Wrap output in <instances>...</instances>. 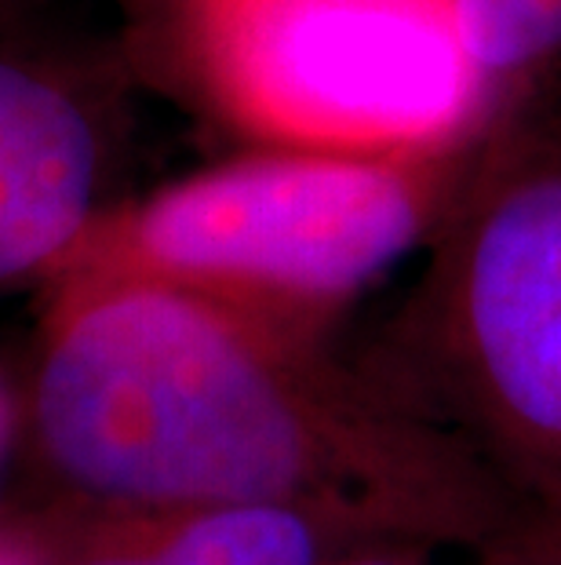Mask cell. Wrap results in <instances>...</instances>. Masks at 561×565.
Returning <instances> with one entry per match:
<instances>
[{"mask_svg": "<svg viewBox=\"0 0 561 565\" xmlns=\"http://www.w3.org/2000/svg\"><path fill=\"white\" fill-rule=\"evenodd\" d=\"M33 430L114 511L284 503L460 558L521 514L328 332L158 281L47 285Z\"/></svg>", "mask_w": 561, "mask_h": 565, "instance_id": "1", "label": "cell"}, {"mask_svg": "<svg viewBox=\"0 0 561 565\" xmlns=\"http://www.w3.org/2000/svg\"><path fill=\"white\" fill-rule=\"evenodd\" d=\"M365 369L521 511H561V74L488 121Z\"/></svg>", "mask_w": 561, "mask_h": 565, "instance_id": "2", "label": "cell"}, {"mask_svg": "<svg viewBox=\"0 0 561 565\" xmlns=\"http://www.w3.org/2000/svg\"><path fill=\"white\" fill-rule=\"evenodd\" d=\"M485 128L427 150H259L205 168L103 209L52 281H158L328 332L431 242Z\"/></svg>", "mask_w": 561, "mask_h": 565, "instance_id": "3", "label": "cell"}, {"mask_svg": "<svg viewBox=\"0 0 561 565\" xmlns=\"http://www.w3.org/2000/svg\"><path fill=\"white\" fill-rule=\"evenodd\" d=\"M128 63L262 150L401 153L499 114L449 0H131Z\"/></svg>", "mask_w": 561, "mask_h": 565, "instance_id": "4", "label": "cell"}, {"mask_svg": "<svg viewBox=\"0 0 561 565\" xmlns=\"http://www.w3.org/2000/svg\"><path fill=\"white\" fill-rule=\"evenodd\" d=\"M0 26V288L47 285L106 204L99 88Z\"/></svg>", "mask_w": 561, "mask_h": 565, "instance_id": "5", "label": "cell"}, {"mask_svg": "<svg viewBox=\"0 0 561 565\" xmlns=\"http://www.w3.org/2000/svg\"><path fill=\"white\" fill-rule=\"evenodd\" d=\"M373 540L390 536L284 503H226L169 514L161 565H336Z\"/></svg>", "mask_w": 561, "mask_h": 565, "instance_id": "6", "label": "cell"}, {"mask_svg": "<svg viewBox=\"0 0 561 565\" xmlns=\"http://www.w3.org/2000/svg\"><path fill=\"white\" fill-rule=\"evenodd\" d=\"M463 58L496 103L561 70V0H449Z\"/></svg>", "mask_w": 561, "mask_h": 565, "instance_id": "7", "label": "cell"}, {"mask_svg": "<svg viewBox=\"0 0 561 565\" xmlns=\"http://www.w3.org/2000/svg\"><path fill=\"white\" fill-rule=\"evenodd\" d=\"M164 519L158 511L103 508L58 565H161Z\"/></svg>", "mask_w": 561, "mask_h": 565, "instance_id": "8", "label": "cell"}, {"mask_svg": "<svg viewBox=\"0 0 561 565\" xmlns=\"http://www.w3.org/2000/svg\"><path fill=\"white\" fill-rule=\"evenodd\" d=\"M463 565H561V511H521Z\"/></svg>", "mask_w": 561, "mask_h": 565, "instance_id": "9", "label": "cell"}, {"mask_svg": "<svg viewBox=\"0 0 561 565\" xmlns=\"http://www.w3.org/2000/svg\"><path fill=\"white\" fill-rule=\"evenodd\" d=\"M445 555L449 551L416 544V540H373V544L350 551L336 565H445Z\"/></svg>", "mask_w": 561, "mask_h": 565, "instance_id": "10", "label": "cell"}, {"mask_svg": "<svg viewBox=\"0 0 561 565\" xmlns=\"http://www.w3.org/2000/svg\"><path fill=\"white\" fill-rule=\"evenodd\" d=\"M0 565H47V551L37 536H0Z\"/></svg>", "mask_w": 561, "mask_h": 565, "instance_id": "11", "label": "cell"}, {"mask_svg": "<svg viewBox=\"0 0 561 565\" xmlns=\"http://www.w3.org/2000/svg\"><path fill=\"white\" fill-rule=\"evenodd\" d=\"M8 427H11V405H8V391H4V383H0V456H4Z\"/></svg>", "mask_w": 561, "mask_h": 565, "instance_id": "12", "label": "cell"}, {"mask_svg": "<svg viewBox=\"0 0 561 565\" xmlns=\"http://www.w3.org/2000/svg\"><path fill=\"white\" fill-rule=\"evenodd\" d=\"M26 0H0V26H11Z\"/></svg>", "mask_w": 561, "mask_h": 565, "instance_id": "13", "label": "cell"}]
</instances>
